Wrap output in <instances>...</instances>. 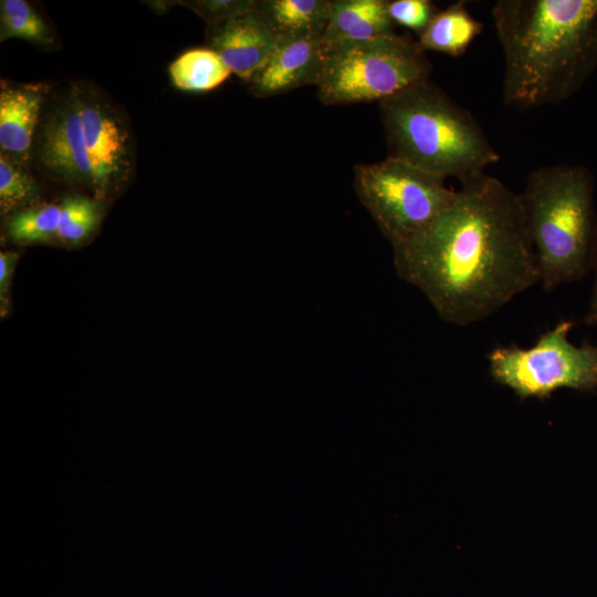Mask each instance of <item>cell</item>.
<instances>
[{"mask_svg": "<svg viewBox=\"0 0 597 597\" xmlns=\"http://www.w3.org/2000/svg\"><path fill=\"white\" fill-rule=\"evenodd\" d=\"M391 247L398 277L457 326L493 315L540 282L520 193L485 172L460 182L427 228Z\"/></svg>", "mask_w": 597, "mask_h": 597, "instance_id": "6da1fadb", "label": "cell"}, {"mask_svg": "<svg viewBox=\"0 0 597 597\" xmlns=\"http://www.w3.org/2000/svg\"><path fill=\"white\" fill-rule=\"evenodd\" d=\"M491 15L509 106L562 103L597 66V0H498Z\"/></svg>", "mask_w": 597, "mask_h": 597, "instance_id": "7a4b0ae2", "label": "cell"}, {"mask_svg": "<svg viewBox=\"0 0 597 597\" xmlns=\"http://www.w3.org/2000/svg\"><path fill=\"white\" fill-rule=\"evenodd\" d=\"M389 157L460 182L500 160L473 115L430 80L379 102Z\"/></svg>", "mask_w": 597, "mask_h": 597, "instance_id": "3957f363", "label": "cell"}, {"mask_svg": "<svg viewBox=\"0 0 597 597\" xmlns=\"http://www.w3.org/2000/svg\"><path fill=\"white\" fill-rule=\"evenodd\" d=\"M545 291L583 279L597 254L594 181L579 165L531 171L520 193Z\"/></svg>", "mask_w": 597, "mask_h": 597, "instance_id": "277c9868", "label": "cell"}, {"mask_svg": "<svg viewBox=\"0 0 597 597\" xmlns=\"http://www.w3.org/2000/svg\"><path fill=\"white\" fill-rule=\"evenodd\" d=\"M431 71L418 42L397 33L367 41L327 42L317 96L325 105L379 103L430 80Z\"/></svg>", "mask_w": 597, "mask_h": 597, "instance_id": "5b68a950", "label": "cell"}, {"mask_svg": "<svg viewBox=\"0 0 597 597\" xmlns=\"http://www.w3.org/2000/svg\"><path fill=\"white\" fill-rule=\"evenodd\" d=\"M354 187L358 200L391 245L427 228L455 195L444 179L389 156L357 164Z\"/></svg>", "mask_w": 597, "mask_h": 597, "instance_id": "8992f818", "label": "cell"}, {"mask_svg": "<svg viewBox=\"0 0 597 597\" xmlns=\"http://www.w3.org/2000/svg\"><path fill=\"white\" fill-rule=\"evenodd\" d=\"M574 325L573 321L563 320L527 348H493L488 355L491 377L522 399H544L562 388L596 389L597 346L587 342L574 345L568 339Z\"/></svg>", "mask_w": 597, "mask_h": 597, "instance_id": "52a82bcc", "label": "cell"}, {"mask_svg": "<svg viewBox=\"0 0 597 597\" xmlns=\"http://www.w3.org/2000/svg\"><path fill=\"white\" fill-rule=\"evenodd\" d=\"M78 101L86 150L94 170V192L103 197L130 172L128 135L106 105L80 94Z\"/></svg>", "mask_w": 597, "mask_h": 597, "instance_id": "ba28073f", "label": "cell"}, {"mask_svg": "<svg viewBox=\"0 0 597 597\" xmlns=\"http://www.w3.org/2000/svg\"><path fill=\"white\" fill-rule=\"evenodd\" d=\"M326 49L323 35L279 38L268 61L249 82L251 94L264 98L316 85Z\"/></svg>", "mask_w": 597, "mask_h": 597, "instance_id": "9c48e42d", "label": "cell"}, {"mask_svg": "<svg viewBox=\"0 0 597 597\" xmlns=\"http://www.w3.org/2000/svg\"><path fill=\"white\" fill-rule=\"evenodd\" d=\"M40 157L51 172L67 181L88 185L94 190V170L86 150L77 93H73L44 124Z\"/></svg>", "mask_w": 597, "mask_h": 597, "instance_id": "30bf717a", "label": "cell"}, {"mask_svg": "<svg viewBox=\"0 0 597 597\" xmlns=\"http://www.w3.org/2000/svg\"><path fill=\"white\" fill-rule=\"evenodd\" d=\"M208 41L232 73L250 82L270 57L277 38L252 10L210 25Z\"/></svg>", "mask_w": 597, "mask_h": 597, "instance_id": "8fae6325", "label": "cell"}, {"mask_svg": "<svg viewBox=\"0 0 597 597\" xmlns=\"http://www.w3.org/2000/svg\"><path fill=\"white\" fill-rule=\"evenodd\" d=\"M43 96L44 92L38 86H11L4 82L1 84V154L20 164L29 160Z\"/></svg>", "mask_w": 597, "mask_h": 597, "instance_id": "7c38bea8", "label": "cell"}, {"mask_svg": "<svg viewBox=\"0 0 597 597\" xmlns=\"http://www.w3.org/2000/svg\"><path fill=\"white\" fill-rule=\"evenodd\" d=\"M387 0H331L325 41L358 42L394 34Z\"/></svg>", "mask_w": 597, "mask_h": 597, "instance_id": "4fadbf2b", "label": "cell"}, {"mask_svg": "<svg viewBox=\"0 0 597 597\" xmlns=\"http://www.w3.org/2000/svg\"><path fill=\"white\" fill-rule=\"evenodd\" d=\"M254 11L277 39L324 36L331 0H259Z\"/></svg>", "mask_w": 597, "mask_h": 597, "instance_id": "5bb4252c", "label": "cell"}, {"mask_svg": "<svg viewBox=\"0 0 597 597\" xmlns=\"http://www.w3.org/2000/svg\"><path fill=\"white\" fill-rule=\"evenodd\" d=\"M482 27L464 2L458 1L439 11L417 42L423 51L460 56L481 33Z\"/></svg>", "mask_w": 597, "mask_h": 597, "instance_id": "9a60e30c", "label": "cell"}, {"mask_svg": "<svg viewBox=\"0 0 597 597\" xmlns=\"http://www.w3.org/2000/svg\"><path fill=\"white\" fill-rule=\"evenodd\" d=\"M232 72L210 48L192 49L169 66L174 85L189 92L210 91L223 83Z\"/></svg>", "mask_w": 597, "mask_h": 597, "instance_id": "2e32d148", "label": "cell"}, {"mask_svg": "<svg viewBox=\"0 0 597 597\" xmlns=\"http://www.w3.org/2000/svg\"><path fill=\"white\" fill-rule=\"evenodd\" d=\"M20 38L35 44H51L53 35L41 15L24 0H2L0 40Z\"/></svg>", "mask_w": 597, "mask_h": 597, "instance_id": "e0dca14e", "label": "cell"}, {"mask_svg": "<svg viewBox=\"0 0 597 597\" xmlns=\"http://www.w3.org/2000/svg\"><path fill=\"white\" fill-rule=\"evenodd\" d=\"M61 205H42L21 210L8 223L9 235L18 242H42L57 237Z\"/></svg>", "mask_w": 597, "mask_h": 597, "instance_id": "ac0fdd59", "label": "cell"}, {"mask_svg": "<svg viewBox=\"0 0 597 597\" xmlns=\"http://www.w3.org/2000/svg\"><path fill=\"white\" fill-rule=\"evenodd\" d=\"M39 188L22 164L1 154L0 156V207L1 213L24 207L36 200Z\"/></svg>", "mask_w": 597, "mask_h": 597, "instance_id": "d6986e66", "label": "cell"}, {"mask_svg": "<svg viewBox=\"0 0 597 597\" xmlns=\"http://www.w3.org/2000/svg\"><path fill=\"white\" fill-rule=\"evenodd\" d=\"M100 206L87 198L74 196L61 203V221L57 238L66 243H78L97 227Z\"/></svg>", "mask_w": 597, "mask_h": 597, "instance_id": "ffe728a7", "label": "cell"}, {"mask_svg": "<svg viewBox=\"0 0 597 597\" xmlns=\"http://www.w3.org/2000/svg\"><path fill=\"white\" fill-rule=\"evenodd\" d=\"M388 13L395 24L413 30L419 35L439 12L429 0H394L388 1Z\"/></svg>", "mask_w": 597, "mask_h": 597, "instance_id": "44dd1931", "label": "cell"}, {"mask_svg": "<svg viewBox=\"0 0 597 597\" xmlns=\"http://www.w3.org/2000/svg\"><path fill=\"white\" fill-rule=\"evenodd\" d=\"M255 0H201L190 2V8L210 25L254 10Z\"/></svg>", "mask_w": 597, "mask_h": 597, "instance_id": "7402d4cb", "label": "cell"}, {"mask_svg": "<svg viewBox=\"0 0 597 597\" xmlns=\"http://www.w3.org/2000/svg\"><path fill=\"white\" fill-rule=\"evenodd\" d=\"M15 260L17 255L13 253L1 252L0 254V293L2 300L6 298Z\"/></svg>", "mask_w": 597, "mask_h": 597, "instance_id": "603a6c76", "label": "cell"}, {"mask_svg": "<svg viewBox=\"0 0 597 597\" xmlns=\"http://www.w3.org/2000/svg\"><path fill=\"white\" fill-rule=\"evenodd\" d=\"M596 271L595 284L591 293L589 307L583 318V323L586 325H597V254L594 263Z\"/></svg>", "mask_w": 597, "mask_h": 597, "instance_id": "cb8c5ba5", "label": "cell"}]
</instances>
